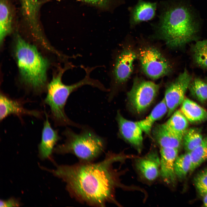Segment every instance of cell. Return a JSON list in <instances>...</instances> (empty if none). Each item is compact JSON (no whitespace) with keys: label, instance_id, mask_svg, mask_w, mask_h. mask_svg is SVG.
Segmentation results:
<instances>
[{"label":"cell","instance_id":"25","mask_svg":"<svg viewBox=\"0 0 207 207\" xmlns=\"http://www.w3.org/2000/svg\"><path fill=\"white\" fill-rule=\"evenodd\" d=\"M191 165L189 152L178 156L174 163V170L177 178L184 179L189 172Z\"/></svg>","mask_w":207,"mask_h":207},{"label":"cell","instance_id":"30","mask_svg":"<svg viewBox=\"0 0 207 207\" xmlns=\"http://www.w3.org/2000/svg\"><path fill=\"white\" fill-rule=\"evenodd\" d=\"M203 198V204L204 206L207 207V194L205 195Z\"/></svg>","mask_w":207,"mask_h":207},{"label":"cell","instance_id":"28","mask_svg":"<svg viewBox=\"0 0 207 207\" xmlns=\"http://www.w3.org/2000/svg\"><path fill=\"white\" fill-rule=\"evenodd\" d=\"M22 203L18 199L14 197L11 198L6 200H1V207H18L21 206Z\"/></svg>","mask_w":207,"mask_h":207},{"label":"cell","instance_id":"22","mask_svg":"<svg viewBox=\"0 0 207 207\" xmlns=\"http://www.w3.org/2000/svg\"><path fill=\"white\" fill-rule=\"evenodd\" d=\"M189 152L191 159L189 172L191 174L207 160V138H204L200 144Z\"/></svg>","mask_w":207,"mask_h":207},{"label":"cell","instance_id":"23","mask_svg":"<svg viewBox=\"0 0 207 207\" xmlns=\"http://www.w3.org/2000/svg\"><path fill=\"white\" fill-rule=\"evenodd\" d=\"M191 52L195 64L204 69H207V39L198 41L192 46Z\"/></svg>","mask_w":207,"mask_h":207},{"label":"cell","instance_id":"17","mask_svg":"<svg viewBox=\"0 0 207 207\" xmlns=\"http://www.w3.org/2000/svg\"><path fill=\"white\" fill-rule=\"evenodd\" d=\"M151 131L154 140L160 148L179 149L183 143V137L173 132L165 123L156 124Z\"/></svg>","mask_w":207,"mask_h":207},{"label":"cell","instance_id":"12","mask_svg":"<svg viewBox=\"0 0 207 207\" xmlns=\"http://www.w3.org/2000/svg\"><path fill=\"white\" fill-rule=\"evenodd\" d=\"M136 57L135 53L129 49L123 51L117 55L112 71L114 85L109 91L129 78L132 72L133 63Z\"/></svg>","mask_w":207,"mask_h":207},{"label":"cell","instance_id":"4","mask_svg":"<svg viewBox=\"0 0 207 207\" xmlns=\"http://www.w3.org/2000/svg\"><path fill=\"white\" fill-rule=\"evenodd\" d=\"M14 34V57L21 79L35 93H41L45 88L49 62L18 31Z\"/></svg>","mask_w":207,"mask_h":207},{"label":"cell","instance_id":"26","mask_svg":"<svg viewBox=\"0 0 207 207\" xmlns=\"http://www.w3.org/2000/svg\"><path fill=\"white\" fill-rule=\"evenodd\" d=\"M191 92L198 100L203 102L207 100V83L196 78L192 80L189 87Z\"/></svg>","mask_w":207,"mask_h":207},{"label":"cell","instance_id":"19","mask_svg":"<svg viewBox=\"0 0 207 207\" xmlns=\"http://www.w3.org/2000/svg\"><path fill=\"white\" fill-rule=\"evenodd\" d=\"M168 112V108L163 98L145 119L137 122L143 132L150 135L154 122L162 118Z\"/></svg>","mask_w":207,"mask_h":207},{"label":"cell","instance_id":"15","mask_svg":"<svg viewBox=\"0 0 207 207\" xmlns=\"http://www.w3.org/2000/svg\"><path fill=\"white\" fill-rule=\"evenodd\" d=\"M178 149L160 147L159 176L166 184L174 185L177 178L174 170V163L178 156Z\"/></svg>","mask_w":207,"mask_h":207},{"label":"cell","instance_id":"21","mask_svg":"<svg viewBox=\"0 0 207 207\" xmlns=\"http://www.w3.org/2000/svg\"><path fill=\"white\" fill-rule=\"evenodd\" d=\"M188 121L181 110H179L174 112L165 123L173 132L183 137L188 130Z\"/></svg>","mask_w":207,"mask_h":207},{"label":"cell","instance_id":"6","mask_svg":"<svg viewBox=\"0 0 207 207\" xmlns=\"http://www.w3.org/2000/svg\"><path fill=\"white\" fill-rule=\"evenodd\" d=\"M159 88L158 85L150 81L141 80L135 83L127 94L131 109L137 114L144 112L152 103Z\"/></svg>","mask_w":207,"mask_h":207},{"label":"cell","instance_id":"20","mask_svg":"<svg viewBox=\"0 0 207 207\" xmlns=\"http://www.w3.org/2000/svg\"><path fill=\"white\" fill-rule=\"evenodd\" d=\"M180 110L189 122H201L207 119V112L196 102L187 98L182 103Z\"/></svg>","mask_w":207,"mask_h":207},{"label":"cell","instance_id":"8","mask_svg":"<svg viewBox=\"0 0 207 207\" xmlns=\"http://www.w3.org/2000/svg\"><path fill=\"white\" fill-rule=\"evenodd\" d=\"M192 80L191 76L185 69L167 87L164 98L168 108L167 117L171 116L182 103Z\"/></svg>","mask_w":207,"mask_h":207},{"label":"cell","instance_id":"18","mask_svg":"<svg viewBox=\"0 0 207 207\" xmlns=\"http://www.w3.org/2000/svg\"><path fill=\"white\" fill-rule=\"evenodd\" d=\"M157 3L139 0L131 10L130 25L133 27L140 23L153 18L155 15Z\"/></svg>","mask_w":207,"mask_h":207},{"label":"cell","instance_id":"11","mask_svg":"<svg viewBox=\"0 0 207 207\" xmlns=\"http://www.w3.org/2000/svg\"><path fill=\"white\" fill-rule=\"evenodd\" d=\"M26 101L22 99L11 98L2 93L0 95V120L1 121L8 116L12 115L17 116L21 120L22 117L27 115L40 118L42 113L38 110H30L25 108Z\"/></svg>","mask_w":207,"mask_h":207},{"label":"cell","instance_id":"14","mask_svg":"<svg viewBox=\"0 0 207 207\" xmlns=\"http://www.w3.org/2000/svg\"><path fill=\"white\" fill-rule=\"evenodd\" d=\"M160 158L156 151L151 150L145 156L136 158L137 169L145 179L153 181L159 176Z\"/></svg>","mask_w":207,"mask_h":207},{"label":"cell","instance_id":"7","mask_svg":"<svg viewBox=\"0 0 207 207\" xmlns=\"http://www.w3.org/2000/svg\"><path fill=\"white\" fill-rule=\"evenodd\" d=\"M139 57L144 71L152 78H159L170 71L169 62L155 48L147 47L143 49L139 52Z\"/></svg>","mask_w":207,"mask_h":207},{"label":"cell","instance_id":"31","mask_svg":"<svg viewBox=\"0 0 207 207\" xmlns=\"http://www.w3.org/2000/svg\"></svg>","mask_w":207,"mask_h":207},{"label":"cell","instance_id":"29","mask_svg":"<svg viewBox=\"0 0 207 207\" xmlns=\"http://www.w3.org/2000/svg\"><path fill=\"white\" fill-rule=\"evenodd\" d=\"M85 2L102 7H106L111 0H82Z\"/></svg>","mask_w":207,"mask_h":207},{"label":"cell","instance_id":"24","mask_svg":"<svg viewBox=\"0 0 207 207\" xmlns=\"http://www.w3.org/2000/svg\"><path fill=\"white\" fill-rule=\"evenodd\" d=\"M203 138L200 131L198 129L192 128L188 129L183 139L185 150L187 152H190L200 144Z\"/></svg>","mask_w":207,"mask_h":207},{"label":"cell","instance_id":"3","mask_svg":"<svg viewBox=\"0 0 207 207\" xmlns=\"http://www.w3.org/2000/svg\"><path fill=\"white\" fill-rule=\"evenodd\" d=\"M74 67L72 63H66L63 68H60L47 86V95L43 103L49 106L50 117L55 126H70L80 129L83 125L72 121L66 114L65 106L68 98L72 92L84 85H89L98 88L101 86L100 82L91 77L93 69L89 67L85 68V75L82 80L70 85L64 84L62 77L64 73Z\"/></svg>","mask_w":207,"mask_h":207},{"label":"cell","instance_id":"5","mask_svg":"<svg viewBox=\"0 0 207 207\" xmlns=\"http://www.w3.org/2000/svg\"><path fill=\"white\" fill-rule=\"evenodd\" d=\"M81 129L77 133L66 128L62 133L66 137L64 143L54 147L53 152L72 154L80 162H93L104 151L106 140L87 126L83 125Z\"/></svg>","mask_w":207,"mask_h":207},{"label":"cell","instance_id":"27","mask_svg":"<svg viewBox=\"0 0 207 207\" xmlns=\"http://www.w3.org/2000/svg\"><path fill=\"white\" fill-rule=\"evenodd\" d=\"M194 183L201 196L204 197L207 194V167L198 174L194 179Z\"/></svg>","mask_w":207,"mask_h":207},{"label":"cell","instance_id":"10","mask_svg":"<svg viewBox=\"0 0 207 207\" xmlns=\"http://www.w3.org/2000/svg\"><path fill=\"white\" fill-rule=\"evenodd\" d=\"M18 9L13 0H0V42L17 30Z\"/></svg>","mask_w":207,"mask_h":207},{"label":"cell","instance_id":"2","mask_svg":"<svg viewBox=\"0 0 207 207\" xmlns=\"http://www.w3.org/2000/svg\"><path fill=\"white\" fill-rule=\"evenodd\" d=\"M165 5L157 29L168 45L182 48L196 40L200 22L193 8L182 0L172 1Z\"/></svg>","mask_w":207,"mask_h":207},{"label":"cell","instance_id":"9","mask_svg":"<svg viewBox=\"0 0 207 207\" xmlns=\"http://www.w3.org/2000/svg\"><path fill=\"white\" fill-rule=\"evenodd\" d=\"M41 8H38L18 13L17 30H24L47 47L49 46L43 34L40 19Z\"/></svg>","mask_w":207,"mask_h":207},{"label":"cell","instance_id":"16","mask_svg":"<svg viewBox=\"0 0 207 207\" xmlns=\"http://www.w3.org/2000/svg\"><path fill=\"white\" fill-rule=\"evenodd\" d=\"M46 119L42 130L41 141L38 146L39 156L42 160L50 158L54 147L61 139L57 130L52 128L48 119V116L45 111Z\"/></svg>","mask_w":207,"mask_h":207},{"label":"cell","instance_id":"1","mask_svg":"<svg viewBox=\"0 0 207 207\" xmlns=\"http://www.w3.org/2000/svg\"><path fill=\"white\" fill-rule=\"evenodd\" d=\"M124 156L108 152L97 163L79 161L72 165H57L55 169L44 168L62 179L70 196L79 202L95 207L111 203L120 206L116 199V189L124 188L120 181L121 172L114 168Z\"/></svg>","mask_w":207,"mask_h":207},{"label":"cell","instance_id":"13","mask_svg":"<svg viewBox=\"0 0 207 207\" xmlns=\"http://www.w3.org/2000/svg\"><path fill=\"white\" fill-rule=\"evenodd\" d=\"M119 136L133 146L140 153L143 146L142 131L137 122L124 118L118 111L116 118Z\"/></svg>","mask_w":207,"mask_h":207}]
</instances>
